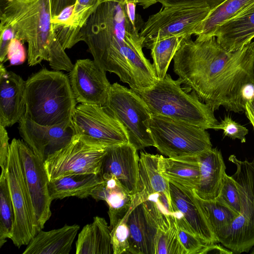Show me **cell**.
<instances>
[{"mask_svg":"<svg viewBox=\"0 0 254 254\" xmlns=\"http://www.w3.org/2000/svg\"><path fill=\"white\" fill-rule=\"evenodd\" d=\"M185 38L170 36L153 40L144 45V47L151 50L152 65L157 80L164 78L171 61Z\"/></svg>","mask_w":254,"mask_h":254,"instance_id":"4dcf8cb0","label":"cell"},{"mask_svg":"<svg viewBox=\"0 0 254 254\" xmlns=\"http://www.w3.org/2000/svg\"><path fill=\"white\" fill-rule=\"evenodd\" d=\"M149 128L154 147L168 157L198 156L212 148L206 129L188 123L151 114Z\"/></svg>","mask_w":254,"mask_h":254,"instance_id":"8992f818","label":"cell"},{"mask_svg":"<svg viewBox=\"0 0 254 254\" xmlns=\"http://www.w3.org/2000/svg\"><path fill=\"white\" fill-rule=\"evenodd\" d=\"M245 112L254 128V97L251 100L247 102Z\"/></svg>","mask_w":254,"mask_h":254,"instance_id":"7bdbcfd3","label":"cell"},{"mask_svg":"<svg viewBox=\"0 0 254 254\" xmlns=\"http://www.w3.org/2000/svg\"><path fill=\"white\" fill-rule=\"evenodd\" d=\"M0 125V166L1 172H6L10 144L8 133L5 128Z\"/></svg>","mask_w":254,"mask_h":254,"instance_id":"ab89813d","label":"cell"},{"mask_svg":"<svg viewBox=\"0 0 254 254\" xmlns=\"http://www.w3.org/2000/svg\"><path fill=\"white\" fill-rule=\"evenodd\" d=\"M197 198L212 232L220 242L238 216V214L218 199L204 200L197 197Z\"/></svg>","mask_w":254,"mask_h":254,"instance_id":"f1b7e54d","label":"cell"},{"mask_svg":"<svg viewBox=\"0 0 254 254\" xmlns=\"http://www.w3.org/2000/svg\"><path fill=\"white\" fill-rule=\"evenodd\" d=\"M137 151L128 143L108 147L100 172L102 176H114L134 196L138 193L139 179Z\"/></svg>","mask_w":254,"mask_h":254,"instance_id":"e0dca14e","label":"cell"},{"mask_svg":"<svg viewBox=\"0 0 254 254\" xmlns=\"http://www.w3.org/2000/svg\"><path fill=\"white\" fill-rule=\"evenodd\" d=\"M226 0H159L164 7L177 6H205L211 11Z\"/></svg>","mask_w":254,"mask_h":254,"instance_id":"74e56055","label":"cell"},{"mask_svg":"<svg viewBox=\"0 0 254 254\" xmlns=\"http://www.w3.org/2000/svg\"><path fill=\"white\" fill-rule=\"evenodd\" d=\"M6 175L14 212L10 239L19 248L27 245L39 231L25 182L16 138L10 143Z\"/></svg>","mask_w":254,"mask_h":254,"instance_id":"9c48e42d","label":"cell"},{"mask_svg":"<svg viewBox=\"0 0 254 254\" xmlns=\"http://www.w3.org/2000/svg\"><path fill=\"white\" fill-rule=\"evenodd\" d=\"M126 216L128 230V253L155 254L157 223L153 214L137 194Z\"/></svg>","mask_w":254,"mask_h":254,"instance_id":"ac0fdd59","label":"cell"},{"mask_svg":"<svg viewBox=\"0 0 254 254\" xmlns=\"http://www.w3.org/2000/svg\"><path fill=\"white\" fill-rule=\"evenodd\" d=\"M25 99L24 115L44 126L72 122L77 103L68 76L46 68L25 81Z\"/></svg>","mask_w":254,"mask_h":254,"instance_id":"277c9868","label":"cell"},{"mask_svg":"<svg viewBox=\"0 0 254 254\" xmlns=\"http://www.w3.org/2000/svg\"><path fill=\"white\" fill-rule=\"evenodd\" d=\"M103 181L93 190L91 196L108 204L111 230L130 209L135 196L131 195L114 176H102Z\"/></svg>","mask_w":254,"mask_h":254,"instance_id":"44dd1931","label":"cell"},{"mask_svg":"<svg viewBox=\"0 0 254 254\" xmlns=\"http://www.w3.org/2000/svg\"><path fill=\"white\" fill-rule=\"evenodd\" d=\"M76 1V0H51L52 17L59 15L67 7L74 5Z\"/></svg>","mask_w":254,"mask_h":254,"instance_id":"60d3db41","label":"cell"},{"mask_svg":"<svg viewBox=\"0 0 254 254\" xmlns=\"http://www.w3.org/2000/svg\"><path fill=\"white\" fill-rule=\"evenodd\" d=\"M76 254H112L111 230L104 218L95 216L83 227L76 241Z\"/></svg>","mask_w":254,"mask_h":254,"instance_id":"4316f807","label":"cell"},{"mask_svg":"<svg viewBox=\"0 0 254 254\" xmlns=\"http://www.w3.org/2000/svg\"><path fill=\"white\" fill-rule=\"evenodd\" d=\"M224 202L238 215L241 209L240 192L235 180L232 176L225 174L221 191L216 198Z\"/></svg>","mask_w":254,"mask_h":254,"instance_id":"836d02e7","label":"cell"},{"mask_svg":"<svg viewBox=\"0 0 254 254\" xmlns=\"http://www.w3.org/2000/svg\"><path fill=\"white\" fill-rule=\"evenodd\" d=\"M127 216L111 230V243L113 254H128V230L127 225Z\"/></svg>","mask_w":254,"mask_h":254,"instance_id":"e575fe53","label":"cell"},{"mask_svg":"<svg viewBox=\"0 0 254 254\" xmlns=\"http://www.w3.org/2000/svg\"><path fill=\"white\" fill-rule=\"evenodd\" d=\"M211 10L205 6L164 7L150 15L143 24L139 36L144 45L156 39L170 36L190 37Z\"/></svg>","mask_w":254,"mask_h":254,"instance_id":"30bf717a","label":"cell"},{"mask_svg":"<svg viewBox=\"0 0 254 254\" xmlns=\"http://www.w3.org/2000/svg\"><path fill=\"white\" fill-rule=\"evenodd\" d=\"M159 2V0H125V2H133L141 5L144 9Z\"/></svg>","mask_w":254,"mask_h":254,"instance_id":"f6af8a7d","label":"cell"},{"mask_svg":"<svg viewBox=\"0 0 254 254\" xmlns=\"http://www.w3.org/2000/svg\"><path fill=\"white\" fill-rule=\"evenodd\" d=\"M104 107L123 127L128 143L136 150L155 146L149 128L151 114L133 90L117 82L111 84Z\"/></svg>","mask_w":254,"mask_h":254,"instance_id":"52a82bcc","label":"cell"},{"mask_svg":"<svg viewBox=\"0 0 254 254\" xmlns=\"http://www.w3.org/2000/svg\"><path fill=\"white\" fill-rule=\"evenodd\" d=\"M242 97L246 104L254 97V84H249L244 87L242 91Z\"/></svg>","mask_w":254,"mask_h":254,"instance_id":"ee69618b","label":"cell"},{"mask_svg":"<svg viewBox=\"0 0 254 254\" xmlns=\"http://www.w3.org/2000/svg\"><path fill=\"white\" fill-rule=\"evenodd\" d=\"M26 58L23 43L17 38L12 39L9 44L7 54V61H9L10 65H20L24 63Z\"/></svg>","mask_w":254,"mask_h":254,"instance_id":"f35d334b","label":"cell"},{"mask_svg":"<svg viewBox=\"0 0 254 254\" xmlns=\"http://www.w3.org/2000/svg\"><path fill=\"white\" fill-rule=\"evenodd\" d=\"M100 3V0H76L68 25L58 37L64 50L79 42L81 29Z\"/></svg>","mask_w":254,"mask_h":254,"instance_id":"f546056e","label":"cell"},{"mask_svg":"<svg viewBox=\"0 0 254 254\" xmlns=\"http://www.w3.org/2000/svg\"><path fill=\"white\" fill-rule=\"evenodd\" d=\"M216 129L223 130L224 135L232 139H238L242 143L246 141V135L248 129L244 126L233 120L230 117L226 116L216 127Z\"/></svg>","mask_w":254,"mask_h":254,"instance_id":"d590c367","label":"cell"},{"mask_svg":"<svg viewBox=\"0 0 254 254\" xmlns=\"http://www.w3.org/2000/svg\"><path fill=\"white\" fill-rule=\"evenodd\" d=\"M254 2V0H226L210 11L195 35L199 38L214 36L220 25L236 17Z\"/></svg>","mask_w":254,"mask_h":254,"instance_id":"83f0119b","label":"cell"},{"mask_svg":"<svg viewBox=\"0 0 254 254\" xmlns=\"http://www.w3.org/2000/svg\"><path fill=\"white\" fill-rule=\"evenodd\" d=\"M251 254H254V248L253 249L252 251L251 252Z\"/></svg>","mask_w":254,"mask_h":254,"instance_id":"7dc6e473","label":"cell"},{"mask_svg":"<svg viewBox=\"0 0 254 254\" xmlns=\"http://www.w3.org/2000/svg\"><path fill=\"white\" fill-rule=\"evenodd\" d=\"M177 228L179 240L187 254H199L205 244L194 234Z\"/></svg>","mask_w":254,"mask_h":254,"instance_id":"8d00e7d4","label":"cell"},{"mask_svg":"<svg viewBox=\"0 0 254 254\" xmlns=\"http://www.w3.org/2000/svg\"><path fill=\"white\" fill-rule=\"evenodd\" d=\"M51 0H0V30L10 28L28 44L30 66L43 60L55 70L70 72L73 64L57 37L52 23Z\"/></svg>","mask_w":254,"mask_h":254,"instance_id":"3957f363","label":"cell"},{"mask_svg":"<svg viewBox=\"0 0 254 254\" xmlns=\"http://www.w3.org/2000/svg\"><path fill=\"white\" fill-rule=\"evenodd\" d=\"M107 147L96 146L77 135L44 162L49 181L72 174H98Z\"/></svg>","mask_w":254,"mask_h":254,"instance_id":"7c38bea8","label":"cell"},{"mask_svg":"<svg viewBox=\"0 0 254 254\" xmlns=\"http://www.w3.org/2000/svg\"><path fill=\"white\" fill-rule=\"evenodd\" d=\"M159 155L140 152L139 160L138 193L142 201L158 194L170 197L169 182L158 169Z\"/></svg>","mask_w":254,"mask_h":254,"instance_id":"484cf974","label":"cell"},{"mask_svg":"<svg viewBox=\"0 0 254 254\" xmlns=\"http://www.w3.org/2000/svg\"><path fill=\"white\" fill-rule=\"evenodd\" d=\"M169 190L177 227L194 234L205 245L218 243L193 190L171 182Z\"/></svg>","mask_w":254,"mask_h":254,"instance_id":"5bb4252c","label":"cell"},{"mask_svg":"<svg viewBox=\"0 0 254 254\" xmlns=\"http://www.w3.org/2000/svg\"><path fill=\"white\" fill-rule=\"evenodd\" d=\"M229 160L236 167L232 176L240 192L241 209L220 242L234 253L241 254L254 246V160H240L234 155Z\"/></svg>","mask_w":254,"mask_h":254,"instance_id":"ba28073f","label":"cell"},{"mask_svg":"<svg viewBox=\"0 0 254 254\" xmlns=\"http://www.w3.org/2000/svg\"><path fill=\"white\" fill-rule=\"evenodd\" d=\"M234 253L219 245L215 244L205 245L199 254H231Z\"/></svg>","mask_w":254,"mask_h":254,"instance_id":"b9f144b4","label":"cell"},{"mask_svg":"<svg viewBox=\"0 0 254 254\" xmlns=\"http://www.w3.org/2000/svg\"><path fill=\"white\" fill-rule=\"evenodd\" d=\"M106 72L94 60L76 61L68 77L77 103L106 106L111 86Z\"/></svg>","mask_w":254,"mask_h":254,"instance_id":"9a60e30c","label":"cell"},{"mask_svg":"<svg viewBox=\"0 0 254 254\" xmlns=\"http://www.w3.org/2000/svg\"><path fill=\"white\" fill-rule=\"evenodd\" d=\"M225 49L234 52L254 38V2L232 19L220 25L215 34Z\"/></svg>","mask_w":254,"mask_h":254,"instance_id":"7402d4cb","label":"cell"},{"mask_svg":"<svg viewBox=\"0 0 254 254\" xmlns=\"http://www.w3.org/2000/svg\"><path fill=\"white\" fill-rule=\"evenodd\" d=\"M200 178L196 189L193 190L196 196L204 200H214L220 194L226 166L221 151L211 148L197 156Z\"/></svg>","mask_w":254,"mask_h":254,"instance_id":"ffe728a7","label":"cell"},{"mask_svg":"<svg viewBox=\"0 0 254 254\" xmlns=\"http://www.w3.org/2000/svg\"><path fill=\"white\" fill-rule=\"evenodd\" d=\"M18 123L21 137L44 162L49 156L68 144L75 135L72 121L44 126L24 115Z\"/></svg>","mask_w":254,"mask_h":254,"instance_id":"2e32d148","label":"cell"},{"mask_svg":"<svg viewBox=\"0 0 254 254\" xmlns=\"http://www.w3.org/2000/svg\"><path fill=\"white\" fill-rule=\"evenodd\" d=\"M173 60L183 87L214 111L223 106L235 113L245 111L242 91L254 84V41L230 52L215 36L195 41L188 37Z\"/></svg>","mask_w":254,"mask_h":254,"instance_id":"6da1fadb","label":"cell"},{"mask_svg":"<svg viewBox=\"0 0 254 254\" xmlns=\"http://www.w3.org/2000/svg\"><path fill=\"white\" fill-rule=\"evenodd\" d=\"M158 169L161 174L169 182L195 190L200 178L197 156L164 157L160 155Z\"/></svg>","mask_w":254,"mask_h":254,"instance_id":"cb8c5ba5","label":"cell"},{"mask_svg":"<svg viewBox=\"0 0 254 254\" xmlns=\"http://www.w3.org/2000/svg\"><path fill=\"white\" fill-rule=\"evenodd\" d=\"M103 181L101 173L65 176L49 181V194L52 200L70 196L85 198L91 196L94 189Z\"/></svg>","mask_w":254,"mask_h":254,"instance_id":"d4e9b609","label":"cell"},{"mask_svg":"<svg viewBox=\"0 0 254 254\" xmlns=\"http://www.w3.org/2000/svg\"><path fill=\"white\" fill-rule=\"evenodd\" d=\"M101 2L102 3L103 2L105 1H114L119 2L120 3H125V0H100Z\"/></svg>","mask_w":254,"mask_h":254,"instance_id":"bcb514c9","label":"cell"},{"mask_svg":"<svg viewBox=\"0 0 254 254\" xmlns=\"http://www.w3.org/2000/svg\"><path fill=\"white\" fill-rule=\"evenodd\" d=\"M72 121L75 135L93 145L108 147L128 143L123 127L104 107L79 103Z\"/></svg>","mask_w":254,"mask_h":254,"instance_id":"8fae6325","label":"cell"},{"mask_svg":"<svg viewBox=\"0 0 254 254\" xmlns=\"http://www.w3.org/2000/svg\"><path fill=\"white\" fill-rule=\"evenodd\" d=\"M25 182L39 232L51 216L49 180L43 161L23 141L17 139Z\"/></svg>","mask_w":254,"mask_h":254,"instance_id":"4fadbf2b","label":"cell"},{"mask_svg":"<svg viewBox=\"0 0 254 254\" xmlns=\"http://www.w3.org/2000/svg\"><path fill=\"white\" fill-rule=\"evenodd\" d=\"M25 81L0 65V125L10 127L18 123L26 111Z\"/></svg>","mask_w":254,"mask_h":254,"instance_id":"d6986e66","label":"cell"},{"mask_svg":"<svg viewBox=\"0 0 254 254\" xmlns=\"http://www.w3.org/2000/svg\"><path fill=\"white\" fill-rule=\"evenodd\" d=\"M79 228L74 224L49 231L41 230L31 240L23 254H68Z\"/></svg>","mask_w":254,"mask_h":254,"instance_id":"603a6c76","label":"cell"},{"mask_svg":"<svg viewBox=\"0 0 254 254\" xmlns=\"http://www.w3.org/2000/svg\"><path fill=\"white\" fill-rule=\"evenodd\" d=\"M178 78L166 74L151 87L133 90L143 100L151 114L158 115L188 123L204 129H216L219 123L214 110L193 92L181 86Z\"/></svg>","mask_w":254,"mask_h":254,"instance_id":"5b68a950","label":"cell"},{"mask_svg":"<svg viewBox=\"0 0 254 254\" xmlns=\"http://www.w3.org/2000/svg\"><path fill=\"white\" fill-rule=\"evenodd\" d=\"M155 254H187L178 236L173 214L165 215L157 221Z\"/></svg>","mask_w":254,"mask_h":254,"instance_id":"1f68e13d","label":"cell"},{"mask_svg":"<svg viewBox=\"0 0 254 254\" xmlns=\"http://www.w3.org/2000/svg\"><path fill=\"white\" fill-rule=\"evenodd\" d=\"M128 17L126 3H100L81 29L79 40L84 42L93 60L112 72L131 89L143 90L156 81L152 64L144 56L139 30Z\"/></svg>","mask_w":254,"mask_h":254,"instance_id":"7a4b0ae2","label":"cell"},{"mask_svg":"<svg viewBox=\"0 0 254 254\" xmlns=\"http://www.w3.org/2000/svg\"><path fill=\"white\" fill-rule=\"evenodd\" d=\"M14 222V212L6 172L0 176V247L11 239Z\"/></svg>","mask_w":254,"mask_h":254,"instance_id":"d6a6232c","label":"cell"}]
</instances>
